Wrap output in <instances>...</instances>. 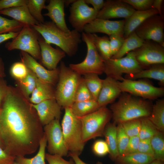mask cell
Segmentation results:
<instances>
[{"label":"cell","instance_id":"6da1fadb","mask_svg":"<svg viewBox=\"0 0 164 164\" xmlns=\"http://www.w3.org/2000/svg\"><path fill=\"white\" fill-rule=\"evenodd\" d=\"M31 103L17 87L9 86L0 111V134L4 150L15 157L34 153L44 135Z\"/></svg>","mask_w":164,"mask_h":164},{"label":"cell","instance_id":"7a4b0ae2","mask_svg":"<svg viewBox=\"0 0 164 164\" xmlns=\"http://www.w3.org/2000/svg\"><path fill=\"white\" fill-rule=\"evenodd\" d=\"M32 27L46 42L57 46L70 56L76 54L81 41L80 32L75 29L65 32L52 21L39 23Z\"/></svg>","mask_w":164,"mask_h":164},{"label":"cell","instance_id":"3957f363","mask_svg":"<svg viewBox=\"0 0 164 164\" xmlns=\"http://www.w3.org/2000/svg\"><path fill=\"white\" fill-rule=\"evenodd\" d=\"M152 106L150 101L137 97L129 94H121L118 101L110 106L114 123L118 124L128 120L148 117Z\"/></svg>","mask_w":164,"mask_h":164},{"label":"cell","instance_id":"277c9868","mask_svg":"<svg viewBox=\"0 0 164 164\" xmlns=\"http://www.w3.org/2000/svg\"><path fill=\"white\" fill-rule=\"evenodd\" d=\"M59 69L55 99L61 108H70L74 103L75 94L82 77L63 61L61 62Z\"/></svg>","mask_w":164,"mask_h":164},{"label":"cell","instance_id":"5b68a950","mask_svg":"<svg viewBox=\"0 0 164 164\" xmlns=\"http://www.w3.org/2000/svg\"><path fill=\"white\" fill-rule=\"evenodd\" d=\"M64 110L61 125L65 144L69 153L79 156L85 145L82 140L81 121L74 114L70 108Z\"/></svg>","mask_w":164,"mask_h":164},{"label":"cell","instance_id":"8992f818","mask_svg":"<svg viewBox=\"0 0 164 164\" xmlns=\"http://www.w3.org/2000/svg\"><path fill=\"white\" fill-rule=\"evenodd\" d=\"M81 36L82 40L87 46L86 56L81 63L70 64L69 67L81 75L91 73L101 74L104 72V61L95 45L93 34L83 32Z\"/></svg>","mask_w":164,"mask_h":164},{"label":"cell","instance_id":"52a82bcc","mask_svg":"<svg viewBox=\"0 0 164 164\" xmlns=\"http://www.w3.org/2000/svg\"><path fill=\"white\" fill-rule=\"evenodd\" d=\"M112 117L111 112L106 106L84 116L79 118L82 125V140H89L103 136L105 128Z\"/></svg>","mask_w":164,"mask_h":164},{"label":"cell","instance_id":"ba28073f","mask_svg":"<svg viewBox=\"0 0 164 164\" xmlns=\"http://www.w3.org/2000/svg\"><path fill=\"white\" fill-rule=\"evenodd\" d=\"M40 35L32 26L26 25L15 38L5 44V47L9 51L20 50L36 60H40V50L38 42Z\"/></svg>","mask_w":164,"mask_h":164},{"label":"cell","instance_id":"9c48e42d","mask_svg":"<svg viewBox=\"0 0 164 164\" xmlns=\"http://www.w3.org/2000/svg\"><path fill=\"white\" fill-rule=\"evenodd\" d=\"M104 73L107 77L121 81L123 74H133L142 70V67L136 60L134 51H131L124 57L111 58L104 61Z\"/></svg>","mask_w":164,"mask_h":164},{"label":"cell","instance_id":"30bf717a","mask_svg":"<svg viewBox=\"0 0 164 164\" xmlns=\"http://www.w3.org/2000/svg\"><path fill=\"white\" fill-rule=\"evenodd\" d=\"M119 86L122 92L142 97L145 99L155 100L164 94L163 87H157L145 80H132L123 78L118 81Z\"/></svg>","mask_w":164,"mask_h":164},{"label":"cell","instance_id":"8fae6325","mask_svg":"<svg viewBox=\"0 0 164 164\" xmlns=\"http://www.w3.org/2000/svg\"><path fill=\"white\" fill-rule=\"evenodd\" d=\"M69 21L72 26L79 32H83L85 26L97 18L98 12L89 7L84 0H76L71 4Z\"/></svg>","mask_w":164,"mask_h":164},{"label":"cell","instance_id":"7c38bea8","mask_svg":"<svg viewBox=\"0 0 164 164\" xmlns=\"http://www.w3.org/2000/svg\"><path fill=\"white\" fill-rule=\"evenodd\" d=\"M164 28L163 18L157 14L146 19L134 32L142 39L153 41L164 47Z\"/></svg>","mask_w":164,"mask_h":164},{"label":"cell","instance_id":"4fadbf2b","mask_svg":"<svg viewBox=\"0 0 164 164\" xmlns=\"http://www.w3.org/2000/svg\"><path fill=\"white\" fill-rule=\"evenodd\" d=\"M46 146L49 154L62 157L67 155L68 151L66 146L60 120L55 119L44 126Z\"/></svg>","mask_w":164,"mask_h":164},{"label":"cell","instance_id":"5bb4252c","mask_svg":"<svg viewBox=\"0 0 164 164\" xmlns=\"http://www.w3.org/2000/svg\"><path fill=\"white\" fill-rule=\"evenodd\" d=\"M133 51L136 60L142 67L164 64V47L156 42L145 40L140 47Z\"/></svg>","mask_w":164,"mask_h":164},{"label":"cell","instance_id":"9a60e30c","mask_svg":"<svg viewBox=\"0 0 164 164\" xmlns=\"http://www.w3.org/2000/svg\"><path fill=\"white\" fill-rule=\"evenodd\" d=\"M20 56L21 61L39 79L53 86L57 83L59 68H57L54 70H48L30 55L22 51H21Z\"/></svg>","mask_w":164,"mask_h":164},{"label":"cell","instance_id":"2e32d148","mask_svg":"<svg viewBox=\"0 0 164 164\" xmlns=\"http://www.w3.org/2000/svg\"><path fill=\"white\" fill-rule=\"evenodd\" d=\"M136 10L129 4L119 0H107L98 12L97 18L108 19L111 18H129Z\"/></svg>","mask_w":164,"mask_h":164},{"label":"cell","instance_id":"e0dca14e","mask_svg":"<svg viewBox=\"0 0 164 164\" xmlns=\"http://www.w3.org/2000/svg\"><path fill=\"white\" fill-rule=\"evenodd\" d=\"M125 22V20L111 21L96 18L85 26L83 32L90 34L102 33L109 36L118 35L123 36Z\"/></svg>","mask_w":164,"mask_h":164},{"label":"cell","instance_id":"ac0fdd59","mask_svg":"<svg viewBox=\"0 0 164 164\" xmlns=\"http://www.w3.org/2000/svg\"><path fill=\"white\" fill-rule=\"evenodd\" d=\"M43 126L55 119L60 120L61 107L55 98L47 100L37 104H32Z\"/></svg>","mask_w":164,"mask_h":164},{"label":"cell","instance_id":"d6986e66","mask_svg":"<svg viewBox=\"0 0 164 164\" xmlns=\"http://www.w3.org/2000/svg\"><path fill=\"white\" fill-rule=\"evenodd\" d=\"M38 42L40 50L42 64L50 70L56 69L57 64L66 56L65 53L61 49L52 47L40 36Z\"/></svg>","mask_w":164,"mask_h":164},{"label":"cell","instance_id":"ffe728a7","mask_svg":"<svg viewBox=\"0 0 164 164\" xmlns=\"http://www.w3.org/2000/svg\"><path fill=\"white\" fill-rule=\"evenodd\" d=\"M122 91L118 81L107 77L103 80L102 86L97 101L101 107L113 103L120 96Z\"/></svg>","mask_w":164,"mask_h":164},{"label":"cell","instance_id":"44dd1931","mask_svg":"<svg viewBox=\"0 0 164 164\" xmlns=\"http://www.w3.org/2000/svg\"><path fill=\"white\" fill-rule=\"evenodd\" d=\"M64 0H50L45 9L48 12L43 16L49 17L59 28L62 31L69 32V29L66 24L65 18Z\"/></svg>","mask_w":164,"mask_h":164},{"label":"cell","instance_id":"7402d4cb","mask_svg":"<svg viewBox=\"0 0 164 164\" xmlns=\"http://www.w3.org/2000/svg\"><path fill=\"white\" fill-rule=\"evenodd\" d=\"M157 14H159L158 11L152 8L146 10H135L129 18L125 20L123 29L124 38L128 37L146 19Z\"/></svg>","mask_w":164,"mask_h":164},{"label":"cell","instance_id":"603a6c76","mask_svg":"<svg viewBox=\"0 0 164 164\" xmlns=\"http://www.w3.org/2000/svg\"><path fill=\"white\" fill-rule=\"evenodd\" d=\"M0 14L10 17L18 22L31 26L39 23L31 15L26 5L2 10L0 11Z\"/></svg>","mask_w":164,"mask_h":164},{"label":"cell","instance_id":"cb8c5ba5","mask_svg":"<svg viewBox=\"0 0 164 164\" xmlns=\"http://www.w3.org/2000/svg\"><path fill=\"white\" fill-rule=\"evenodd\" d=\"M53 86L38 78L35 87L29 98V101L32 104H36L47 100L55 99V89Z\"/></svg>","mask_w":164,"mask_h":164},{"label":"cell","instance_id":"d4e9b609","mask_svg":"<svg viewBox=\"0 0 164 164\" xmlns=\"http://www.w3.org/2000/svg\"><path fill=\"white\" fill-rule=\"evenodd\" d=\"M125 79L135 80L142 78H150L159 81L160 85H164V64H157L152 65L148 69L142 70L133 74L126 75Z\"/></svg>","mask_w":164,"mask_h":164},{"label":"cell","instance_id":"484cf974","mask_svg":"<svg viewBox=\"0 0 164 164\" xmlns=\"http://www.w3.org/2000/svg\"><path fill=\"white\" fill-rule=\"evenodd\" d=\"M117 126L114 123L109 122L106 125L103 136L109 149V157L114 161L119 156L117 139Z\"/></svg>","mask_w":164,"mask_h":164},{"label":"cell","instance_id":"4316f807","mask_svg":"<svg viewBox=\"0 0 164 164\" xmlns=\"http://www.w3.org/2000/svg\"><path fill=\"white\" fill-rule=\"evenodd\" d=\"M144 40L139 37L134 31L125 39L123 44L118 53L111 58H119L123 57L129 52L140 47Z\"/></svg>","mask_w":164,"mask_h":164},{"label":"cell","instance_id":"83f0119b","mask_svg":"<svg viewBox=\"0 0 164 164\" xmlns=\"http://www.w3.org/2000/svg\"><path fill=\"white\" fill-rule=\"evenodd\" d=\"M100 108L97 101L92 99L74 102L70 108L74 114L80 118L89 114Z\"/></svg>","mask_w":164,"mask_h":164},{"label":"cell","instance_id":"f1b7e54d","mask_svg":"<svg viewBox=\"0 0 164 164\" xmlns=\"http://www.w3.org/2000/svg\"><path fill=\"white\" fill-rule=\"evenodd\" d=\"M158 130L164 131V99L158 100L152 106V111L148 117Z\"/></svg>","mask_w":164,"mask_h":164},{"label":"cell","instance_id":"f546056e","mask_svg":"<svg viewBox=\"0 0 164 164\" xmlns=\"http://www.w3.org/2000/svg\"><path fill=\"white\" fill-rule=\"evenodd\" d=\"M155 159L153 156L137 152L119 156L114 161L116 164H149Z\"/></svg>","mask_w":164,"mask_h":164},{"label":"cell","instance_id":"4dcf8cb0","mask_svg":"<svg viewBox=\"0 0 164 164\" xmlns=\"http://www.w3.org/2000/svg\"><path fill=\"white\" fill-rule=\"evenodd\" d=\"M46 146L47 140L44 134L40 141L38 151L35 156L30 158L23 156L17 157L15 160L19 164H45V150Z\"/></svg>","mask_w":164,"mask_h":164},{"label":"cell","instance_id":"1f68e13d","mask_svg":"<svg viewBox=\"0 0 164 164\" xmlns=\"http://www.w3.org/2000/svg\"><path fill=\"white\" fill-rule=\"evenodd\" d=\"M28 69V72L26 76L22 80L16 81V87L29 100L36 86L38 78L32 72Z\"/></svg>","mask_w":164,"mask_h":164},{"label":"cell","instance_id":"d6a6232c","mask_svg":"<svg viewBox=\"0 0 164 164\" xmlns=\"http://www.w3.org/2000/svg\"><path fill=\"white\" fill-rule=\"evenodd\" d=\"M84 76L85 84L91 93L93 99L97 101L101 88L103 80L101 79L98 75L95 73H88Z\"/></svg>","mask_w":164,"mask_h":164},{"label":"cell","instance_id":"836d02e7","mask_svg":"<svg viewBox=\"0 0 164 164\" xmlns=\"http://www.w3.org/2000/svg\"><path fill=\"white\" fill-rule=\"evenodd\" d=\"M93 35L95 45L104 61L111 58L109 38L107 36H99L95 33Z\"/></svg>","mask_w":164,"mask_h":164},{"label":"cell","instance_id":"e575fe53","mask_svg":"<svg viewBox=\"0 0 164 164\" xmlns=\"http://www.w3.org/2000/svg\"><path fill=\"white\" fill-rule=\"evenodd\" d=\"M155 160L164 161V138L163 132H159L150 139Z\"/></svg>","mask_w":164,"mask_h":164},{"label":"cell","instance_id":"d590c367","mask_svg":"<svg viewBox=\"0 0 164 164\" xmlns=\"http://www.w3.org/2000/svg\"><path fill=\"white\" fill-rule=\"evenodd\" d=\"M45 0H27L26 6L32 16L39 22H44L42 10L45 9Z\"/></svg>","mask_w":164,"mask_h":164},{"label":"cell","instance_id":"8d00e7d4","mask_svg":"<svg viewBox=\"0 0 164 164\" xmlns=\"http://www.w3.org/2000/svg\"><path fill=\"white\" fill-rule=\"evenodd\" d=\"M140 119L141 128L138 135L140 139H151L159 132L148 117Z\"/></svg>","mask_w":164,"mask_h":164},{"label":"cell","instance_id":"74e56055","mask_svg":"<svg viewBox=\"0 0 164 164\" xmlns=\"http://www.w3.org/2000/svg\"><path fill=\"white\" fill-rule=\"evenodd\" d=\"M25 25L14 19H9L0 15V34L19 32Z\"/></svg>","mask_w":164,"mask_h":164},{"label":"cell","instance_id":"f35d334b","mask_svg":"<svg viewBox=\"0 0 164 164\" xmlns=\"http://www.w3.org/2000/svg\"><path fill=\"white\" fill-rule=\"evenodd\" d=\"M117 143L119 155H122L128 144L129 137L128 135L120 123L117 124Z\"/></svg>","mask_w":164,"mask_h":164},{"label":"cell","instance_id":"ab89813d","mask_svg":"<svg viewBox=\"0 0 164 164\" xmlns=\"http://www.w3.org/2000/svg\"><path fill=\"white\" fill-rule=\"evenodd\" d=\"M94 99L82 77L76 91L74 98V102Z\"/></svg>","mask_w":164,"mask_h":164},{"label":"cell","instance_id":"60d3db41","mask_svg":"<svg viewBox=\"0 0 164 164\" xmlns=\"http://www.w3.org/2000/svg\"><path fill=\"white\" fill-rule=\"evenodd\" d=\"M120 123L129 138L138 135L141 125L140 118L128 120Z\"/></svg>","mask_w":164,"mask_h":164},{"label":"cell","instance_id":"b9f144b4","mask_svg":"<svg viewBox=\"0 0 164 164\" xmlns=\"http://www.w3.org/2000/svg\"><path fill=\"white\" fill-rule=\"evenodd\" d=\"M28 72V68L21 61L14 63L11 66L10 70L11 75L16 81L24 79L27 75Z\"/></svg>","mask_w":164,"mask_h":164},{"label":"cell","instance_id":"7bdbcfd3","mask_svg":"<svg viewBox=\"0 0 164 164\" xmlns=\"http://www.w3.org/2000/svg\"><path fill=\"white\" fill-rule=\"evenodd\" d=\"M138 11H144L152 8L154 0H121Z\"/></svg>","mask_w":164,"mask_h":164},{"label":"cell","instance_id":"ee69618b","mask_svg":"<svg viewBox=\"0 0 164 164\" xmlns=\"http://www.w3.org/2000/svg\"><path fill=\"white\" fill-rule=\"evenodd\" d=\"M110 53L111 57L116 54L121 47L125 38L118 35H113L109 36Z\"/></svg>","mask_w":164,"mask_h":164},{"label":"cell","instance_id":"f6af8a7d","mask_svg":"<svg viewBox=\"0 0 164 164\" xmlns=\"http://www.w3.org/2000/svg\"><path fill=\"white\" fill-rule=\"evenodd\" d=\"M93 153L99 156H103L109 153V149L107 144L103 140H98L93 143L92 147Z\"/></svg>","mask_w":164,"mask_h":164},{"label":"cell","instance_id":"bcb514c9","mask_svg":"<svg viewBox=\"0 0 164 164\" xmlns=\"http://www.w3.org/2000/svg\"><path fill=\"white\" fill-rule=\"evenodd\" d=\"M137 152L154 157V153L151 143L150 139H140Z\"/></svg>","mask_w":164,"mask_h":164},{"label":"cell","instance_id":"7dc6e473","mask_svg":"<svg viewBox=\"0 0 164 164\" xmlns=\"http://www.w3.org/2000/svg\"><path fill=\"white\" fill-rule=\"evenodd\" d=\"M140 140L138 136L130 137L126 149L122 155L137 152Z\"/></svg>","mask_w":164,"mask_h":164},{"label":"cell","instance_id":"c3c4849f","mask_svg":"<svg viewBox=\"0 0 164 164\" xmlns=\"http://www.w3.org/2000/svg\"><path fill=\"white\" fill-rule=\"evenodd\" d=\"M45 159L48 164H75L72 159L67 161L63 159L61 156L49 153H46Z\"/></svg>","mask_w":164,"mask_h":164},{"label":"cell","instance_id":"681fc988","mask_svg":"<svg viewBox=\"0 0 164 164\" xmlns=\"http://www.w3.org/2000/svg\"><path fill=\"white\" fill-rule=\"evenodd\" d=\"M27 0H0V11L9 8L26 5Z\"/></svg>","mask_w":164,"mask_h":164},{"label":"cell","instance_id":"f907efd6","mask_svg":"<svg viewBox=\"0 0 164 164\" xmlns=\"http://www.w3.org/2000/svg\"><path fill=\"white\" fill-rule=\"evenodd\" d=\"M16 158L8 154L0 147V164H14Z\"/></svg>","mask_w":164,"mask_h":164},{"label":"cell","instance_id":"816d5d0a","mask_svg":"<svg viewBox=\"0 0 164 164\" xmlns=\"http://www.w3.org/2000/svg\"><path fill=\"white\" fill-rule=\"evenodd\" d=\"M9 86L4 78L0 77V111L2 102L8 90Z\"/></svg>","mask_w":164,"mask_h":164},{"label":"cell","instance_id":"f5cc1de1","mask_svg":"<svg viewBox=\"0 0 164 164\" xmlns=\"http://www.w3.org/2000/svg\"><path fill=\"white\" fill-rule=\"evenodd\" d=\"M84 1L87 4L91 5L93 8L98 12L103 8L105 2L103 0H84Z\"/></svg>","mask_w":164,"mask_h":164},{"label":"cell","instance_id":"db71d44e","mask_svg":"<svg viewBox=\"0 0 164 164\" xmlns=\"http://www.w3.org/2000/svg\"><path fill=\"white\" fill-rule=\"evenodd\" d=\"M19 32H10L0 34V44L10 39H13L18 34Z\"/></svg>","mask_w":164,"mask_h":164},{"label":"cell","instance_id":"11a10c76","mask_svg":"<svg viewBox=\"0 0 164 164\" xmlns=\"http://www.w3.org/2000/svg\"><path fill=\"white\" fill-rule=\"evenodd\" d=\"M163 1L162 0H154L152 5V8L156 9L158 11L159 15L163 18L162 5Z\"/></svg>","mask_w":164,"mask_h":164},{"label":"cell","instance_id":"9f6ffc18","mask_svg":"<svg viewBox=\"0 0 164 164\" xmlns=\"http://www.w3.org/2000/svg\"><path fill=\"white\" fill-rule=\"evenodd\" d=\"M68 155L72 158L75 164H87L81 160L79 156L77 155L69 153ZM96 164H103V163L101 162L98 161Z\"/></svg>","mask_w":164,"mask_h":164},{"label":"cell","instance_id":"6f0895ef","mask_svg":"<svg viewBox=\"0 0 164 164\" xmlns=\"http://www.w3.org/2000/svg\"><path fill=\"white\" fill-rule=\"evenodd\" d=\"M5 76L4 64L0 56V77L4 78Z\"/></svg>","mask_w":164,"mask_h":164},{"label":"cell","instance_id":"680465c9","mask_svg":"<svg viewBox=\"0 0 164 164\" xmlns=\"http://www.w3.org/2000/svg\"><path fill=\"white\" fill-rule=\"evenodd\" d=\"M149 164H164V162L155 159Z\"/></svg>","mask_w":164,"mask_h":164},{"label":"cell","instance_id":"91938a15","mask_svg":"<svg viewBox=\"0 0 164 164\" xmlns=\"http://www.w3.org/2000/svg\"><path fill=\"white\" fill-rule=\"evenodd\" d=\"M75 0H65V5L68 6L70 4H72L75 1Z\"/></svg>","mask_w":164,"mask_h":164},{"label":"cell","instance_id":"94428289","mask_svg":"<svg viewBox=\"0 0 164 164\" xmlns=\"http://www.w3.org/2000/svg\"><path fill=\"white\" fill-rule=\"evenodd\" d=\"M0 147L4 149V146L0 134Z\"/></svg>","mask_w":164,"mask_h":164},{"label":"cell","instance_id":"6125c7cd","mask_svg":"<svg viewBox=\"0 0 164 164\" xmlns=\"http://www.w3.org/2000/svg\"><path fill=\"white\" fill-rule=\"evenodd\" d=\"M14 164H19L17 163H14Z\"/></svg>","mask_w":164,"mask_h":164}]
</instances>
